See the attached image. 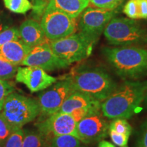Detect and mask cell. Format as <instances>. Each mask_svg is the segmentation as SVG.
<instances>
[{
  "label": "cell",
  "mask_w": 147,
  "mask_h": 147,
  "mask_svg": "<svg viewBox=\"0 0 147 147\" xmlns=\"http://www.w3.org/2000/svg\"><path fill=\"white\" fill-rule=\"evenodd\" d=\"M101 103L85 93L74 91L67 97L59 112L70 114L80 108H101Z\"/></svg>",
  "instance_id": "obj_16"
},
{
  "label": "cell",
  "mask_w": 147,
  "mask_h": 147,
  "mask_svg": "<svg viewBox=\"0 0 147 147\" xmlns=\"http://www.w3.org/2000/svg\"><path fill=\"white\" fill-rule=\"evenodd\" d=\"M76 123L71 115L57 112L41 119L36 124V127L44 137L62 135L76 136Z\"/></svg>",
  "instance_id": "obj_12"
},
{
  "label": "cell",
  "mask_w": 147,
  "mask_h": 147,
  "mask_svg": "<svg viewBox=\"0 0 147 147\" xmlns=\"http://www.w3.org/2000/svg\"><path fill=\"white\" fill-rule=\"evenodd\" d=\"M123 12L131 19H138V5L137 0H129L125 5Z\"/></svg>",
  "instance_id": "obj_27"
},
{
  "label": "cell",
  "mask_w": 147,
  "mask_h": 147,
  "mask_svg": "<svg viewBox=\"0 0 147 147\" xmlns=\"http://www.w3.org/2000/svg\"><path fill=\"white\" fill-rule=\"evenodd\" d=\"M108 130H112L117 133L124 134L130 136L131 133V126L125 119H115L109 125Z\"/></svg>",
  "instance_id": "obj_21"
},
{
  "label": "cell",
  "mask_w": 147,
  "mask_h": 147,
  "mask_svg": "<svg viewBox=\"0 0 147 147\" xmlns=\"http://www.w3.org/2000/svg\"><path fill=\"white\" fill-rule=\"evenodd\" d=\"M0 147H4V146H3V145H2V144H1V143H0Z\"/></svg>",
  "instance_id": "obj_35"
},
{
  "label": "cell",
  "mask_w": 147,
  "mask_h": 147,
  "mask_svg": "<svg viewBox=\"0 0 147 147\" xmlns=\"http://www.w3.org/2000/svg\"><path fill=\"white\" fill-rule=\"evenodd\" d=\"M139 18H147V0H137Z\"/></svg>",
  "instance_id": "obj_32"
},
{
  "label": "cell",
  "mask_w": 147,
  "mask_h": 147,
  "mask_svg": "<svg viewBox=\"0 0 147 147\" xmlns=\"http://www.w3.org/2000/svg\"><path fill=\"white\" fill-rule=\"evenodd\" d=\"M69 76L74 91L85 93L100 102L107 99L119 86L104 67L87 63L76 66Z\"/></svg>",
  "instance_id": "obj_3"
},
{
  "label": "cell",
  "mask_w": 147,
  "mask_h": 147,
  "mask_svg": "<svg viewBox=\"0 0 147 147\" xmlns=\"http://www.w3.org/2000/svg\"><path fill=\"white\" fill-rule=\"evenodd\" d=\"M49 4L76 18L87 8L89 0H49Z\"/></svg>",
  "instance_id": "obj_17"
},
{
  "label": "cell",
  "mask_w": 147,
  "mask_h": 147,
  "mask_svg": "<svg viewBox=\"0 0 147 147\" xmlns=\"http://www.w3.org/2000/svg\"><path fill=\"white\" fill-rule=\"evenodd\" d=\"M73 91L74 90L69 76L57 80L47 89L42 91L38 99L41 119L59 111L63 102Z\"/></svg>",
  "instance_id": "obj_8"
},
{
  "label": "cell",
  "mask_w": 147,
  "mask_h": 147,
  "mask_svg": "<svg viewBox=\"0 0 147 147\" xmlns=\"http://www.w3.org/2000/svg\"><path fill=\"white\" fill-rule=\"evenodd\" d=\"M115 12L98 8L88 7L84 10L78 23L79 32L96 44L104 29L114 17Z\"/></svg>",
  "instance_id": "obj_9"
},
{
  "label": "cell",
  "mask_w": 147,
  "mask_h": 147,
  "mask_svg": "<svg viewBox=\"0 0 147 147\" xmlns=\"http://www.w3.org/2000/svg\"><path fill=\"white\" fill-rule=\"evenodd\" d=\"M136 147H147V119L141 125Z\"/></svg>",
  "instance_id": "obj_30"
},
{
  "label": "cell",
  "mask_w": 147,
  "mask_h": 147,
  "mask_svg": "<svg viewBox=\"0 0 147 147\" xmlns=\"http://www.w3.org/2000/svg\"><path fill=\"white\" fill-rule=\"evenodd\" d=\"M44 138V147H82L81 141L73 135L53 136Z\"/></svg>",
  "instance_id": "obj_18"
},
{
  "label": "cell",
  "mask_w": 147,
  "mask_h": 147,
  "mask_svg": "<svg viewBox=\"0 0 147 147\" xmlns=\"http://www.w3.org/2000/svg\"><path fill=\"white\" fill-rule=\"evenodd\" d=\"M5 7L15 14H25L33 8L29 0H3Z\"/></svg>",
  "instance_id": "obj_20"
},
{
  "label": "cell",
  "mask_w": 147,
  "mask_h": 147,
  "mask_svg": "<svg viewBox=\"0 0 147 147\" xmlns=\"http://www.w3.org/2000/svg\"><path fill=\"white\" fill-rule=\"evenodd\" d=\"M14 91V88L6 80L0 79V111L3 107L4 101L8 95Z\"/></svg>",
  "instance_id": "obj_26"
},
{
  "label": "cell",
  "mask_w": 147,
  "mask_h": 147,
  "mask_svg": "<svg viewBox=\"0 0 147 147\" xmlns=\"http://www.w3.org/2000/svg\"><path fill=\"white\" fill-rule=\"evenodd\" d=\"M18 67L9 63L0 56V79L7 80L14 78Z\"/></svg>",
  "instance_id": "obj_22"
},
{
  "label": "cell",
  "mask_w": 147,
  "mask_h": 147,
  "mask_svg": "<svg viewBox=\"0 0 147 147\" xmlns=\"http://www.w3.org/2000/svg\"><path fill=\"white\" fill-rule=\"evenodd\" d=\"M18 31L20 39L32 49L48 40L40 24L34 19H27L24 21Z\"/></svg>",
  "instance_id": "obj_14"
},
{
  "label": "cell",
  "mask_w": 147,
  "mask_h": 147,
  "mask_svg": "<svg viewBox=\"0 0 147 147\" xmlns=\"http://www.w3.org/2000/svg\"><path fill=\"white\" fill-rule=\"evenodd\" d=\"M103 33L108 43L116 47H147V29L136 19L113 18Z\"/></svg>",
  "instance_id": "obj_4"
},
{
  "label": "cell",
  "mask_w": 147,
  "mask_h": 147,
  "mask_svg": "<svg viewBox=\"0 0 147 147\" xmlns=\"http://www.w3.org/2000/svg\"><path fill=\"white\" fill-rule=\"evenodd\" d=\"M102 52L115 72L123 80H140L147 76V47H105Z\"/></svg>",
  "instance_id": "obj_1"
},
{
  "label": "cell",
  "mask_w": 147,
  "mask_h": 147,
  "mask_svg": "<svg viewBox=\"0 0 147 147\" xmlns=\"http://www.w3.org/2000/svg\"><path fill=\"white\" fill-rule=\"evenodd\" d=\"M55 55L69 64L82 61L91 55L95 44L81 32L50 41Z\"/></svg>",
  "instance_id": "obj_6"
},
{
  "label": "cell",
  "mask_w": 147,
  "mask_h": 147,
  "mask_svg": "<svg viewBox=\"0 0 147 147\" xmlns=\"http://www.w3.org/2000/svg\"><path fill=\"white\" fill-rule=\"evenodd\" d=\"M21 65L38 67L47 71L67 68L70 64L55 54L51 47L50 41L47 40L33 47Z\"/></svg>",
  "instance_id": "obj_11"
},
{
  "label": "cell",
  "mask_w": 147,
  "mask_h": 147,
  "mask_svg": "<svg viewBox=\"0 0 147 147\" xmlns=\"http://www.w3.org/2000/svg\"><path fill=\"white\" fill-rule=\"evenodd\" d=\"M12 128L0 112V143L3 145L8 138L11 132Z\"/></svg>",
  "instance_id": "obj_28"
},
{
  "label": "cell",
  "mask_w": 147,
  "mask_h": 147,
  "mask_svg": "<svg viewBox=\"0 0 147 147\" xmlns=\"http://www.w3.org/2000/svg\"><path fill=\"white\" fill-rule=\"evenodd\" d=\"M12 24V19L3 12H0V32L3 29L11 27Z\"/></svg>",
  "instance_id": "obj_31"
},
{
  "label": "cell",
  "mask_w": 147,
  "mask_h": 147,
  "mask_svg": "<svg viewBox=\"0 0 147 147\" xmlns=\"http://www.w3.org/2000/svg\"><path fill=\"white\" fill-rule=\"evenodd\" d=\"M23 130L24 138L22 147H44L45 138L38 129Z\"/></svg>",
  "instance_id": "obj_19"
},
{
  "label": "cell",
  "mask_w": 147,
  "mask_h": 147,
  "mask_svg": "<svg viewBox=\"0 0 147 147\" xmlns=\"http://www.w3.org/2000/svg\"><path fill=\"white\" fill-rule=\"evenodd\" d=\"M16 82L25 84L32 93L42 91L57 81L43 69L32 66L18 67L15 75Z\"/></svg>",
  "instance_id": "obj_13"
},
{
  "label": "cell",
  "mask_w": 147,
  "mask_h": 147,
  "mask_svg": "<svg viewBox=\"0 0 147 147\" xmlns=\"http://www.w3.org/2000/svg\"><path fill=\"white\" fill-rule=\"evenodd\" d=\"M12 129L23 128L40 115L38 100L17 93L7 96L1 111Z\"/></svg>",
  "instance_id": "obj_5"
},
{
  "label": "cell",
  "mask_w": 147,
  "mask_h": 147,
  "mask_svg": "<svg viewBox=\"0 0 147 147\" xmlns=\"http://www.w3.org/2000/svg\"><path fill=\"white\" fill-rule=\"evenodd\" d=\"M97 147H115V146L114 144H112L108 141L106 140H101L99 142L98 144V146Z\"/></svg>",
  "instance_id": "obj_33"
},
{
  "label": "cell",
  "mask_w": 147,
  "mask_h": 147,
  "mask_svg": "<svg viewBox=\"0 0 147 147\" xmlns=\"http://www.w3.org/2000/svg\"><path fill=\"white\" fill-rule=\"evenodd\" d=\"M24 138L23 128L14 129L12 130L8 138L3 144L4 147H22Z\"/></svg>",
  "instance_id": "obj_23"
},
{
  "label": "cell",
  "mask_w": 147,
  "mask_h": 147,
  "mask_svg": "<svg viewBox=\"0 0 147 147\" xmlns=\"http://www.w3.org/2000/svg\"><path fill=\"white\" fill-rule=\"evenodd\" d=\"M32 50L21 39L9 42L0 47V56L16 66L21 65Z\"/></svg>",
  "instance_id": "obj_15"
},
{
  "label": "cell",
  "mask_w": 147,
  "mask_h": 147,
  "mask_svg": "<svg viewBox=\"0 0 147 147\" xmlns=\"http://www.w3.org/2000/svg\"><path fill=\"white\" fill-rule=\"evenodd\" d=\"M123 0H89V4L95 8L108 10H114L116 9Z\"/></svg>",
  "instance_id": "obj_25"
},
{
  "label": "cell",
  "mask_w": 147,
  "mask_h": 147,
  "mask_svg": "<svg viewBox=\"0 0 147 147\" xmlns=\"http://www.w3.org/2000/svg\"><path fill=\"white\" fill-rule=\"evenodd\" d=\"M101 109L86 116L76 123V138L86 144L100 142L108 134V125Z\"/></svg>",
  "instance_id": "obj_10"
},
{
  "label": "cell",
  "mask_w": 147,
  "mask_h": 147,
  "mask_svg": "<svg viewBox=\"0 0 147 147\" xmlns=\"http://www.w3.org/2000/svg\"><path fill=\"white\" fill-rule=\"evenodd\" d=\"M143 104H144V105L145 106V107L147 108V90H146V93H145L144 100H143Z\"/></svg>",
  "instance_id": "obj_34"
},
{
  "label": "cell",
  "mask_w": 147,
  "mask_h": 147,
  "mask_svg": "<svg viewBox=\"0 0 147 147\" xmlns=\"http://www.w3.org/2000/svg\"><path fill=\"white\" fill-rule=\"evenodd\" d=\"M147 90V80H125L101 103V111L106 118H131L143 102Z\"/></svg>",
  "instance_id": "obj_2"
},
{
  "label": "cell",
  "mask_w": 147,
  "mask_h": 147,
  "mask_svg": "<svg viewBox=\"0 0 147 147\" xmlns=\"http://www.w3.org/2000/svg\"><path fill=\"white\" fill-rule=\"evenodd\" d=\"M40 24L49 41L65 38L76 32V18L49 3L42 14Z\"/></svg>",
  "instance_id": "obj_7"
},
{
  "label": "cell",
  "mask_w": 147,
  "mask_h": 147,
  "mask_svg": "<svg viewBox=\"0 0 147 147\" xmlns=\"http://www.w3.org/2000/svg\"><path fill=\"white\" fill-rule=\"evenodd\" d=\"M108 134H109L113 142L117 146L123 147L127 145L129 138V136L117 133L112 130H108Z\"/></svg>",
  "instance_id": "obj_29"
},
{
  "label": "cell",
  "mask_w": 147,
  "mask_h": 147,
  "mask_svg": "<svg viewBox=\"0 0 147 147\" xmlns=\"http://www.w3.org/2000/svg\"><path fill=\"white\" fill-rule=\"evenodd\" d=\"M123 147H128V146H127V145H126V146H123Z\"/></svg>",
  "instance_id": "obj_36"
},
{
  "label": "cell",
  "mask_w": 147,
  "mask_h": 147,
  "mask_svg": "<svg viewBox=\"0 0 147 147\" xmlns=\"http://www.w3.org/2000/svg\"><path fill=\"white\" fill-rule=\"evenodd\" d=\"M19 39L20 35L18 29L14 27H10L0 32V47L9 42Z\"/></svg>",
  "instance_id": "obj_24"
}]
</instances>
